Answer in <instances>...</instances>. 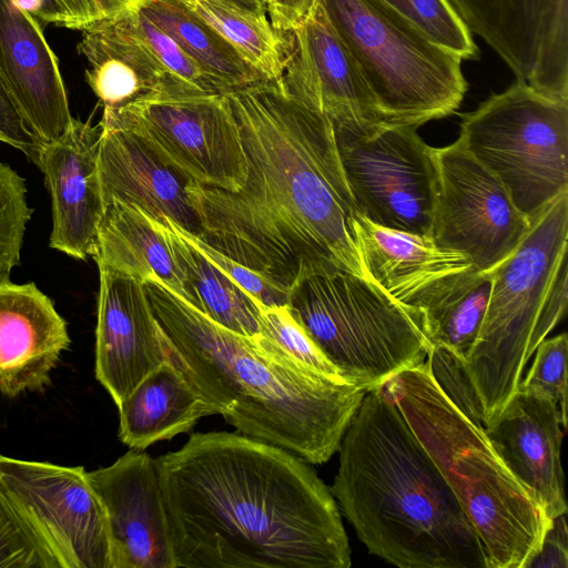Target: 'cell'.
Returning a JSON list of instances; mask_svg holds the SVG:
<instances>
[{"label":"cell","instance_id":"d6a6232c","mask_svg":"<svg viewBox=\"0 0 568 568\" xmlns=\"http://www.w3.org/2000/svg\"><path fill=\"white\" fill-rule=\"evenodd\" d=\"M133 17L142 37L175 81L197 92L221 94L230 92L225 83L199 64L173 38L139 9L133 10Z\"/></svg>","mask_w":568,"mask_h":568},{"label":"cell","instance_id":"7402d4cb","mask_svg":"<svg viewBox=\"0 0 568 568\" xmlns=\"http://www.w3.org/2000/svg\"><path fill=\"white\" fill-rule=\"evenodd\" d=\"M85 80L103 103L118 109L165 91H194L175 81L136 27L133 10L82 31L78 44Z\"/></svg>","mask_w":568,"mask_h":568},{"label":"cell","instance_id":"d590c367","mask_svg":"<svg viewBox=\"0 0 568 568\" xmlns=\"http://www.w3.org/2000/svg\"><path fill=\"white\" fill-rule=\"evenodd\" d=\"M426 364L446 397L470 422L484 428L480 399L466 368L465 359L446 347L432 345Z\"/></svg>","mask_w":568,"mask_h":568},{"label":"cell","instance_id":"4fadbf2b","mask_svg":"<svg viewBox=\"0 0 568 568\" xmlns=\"http://www.w3.org/2000/svg\"><path fill=\"white\" fill-rule=\"evenodd\" d=\"M0 486L61 568H112L104 510L83 467L0 456Z\"/></svg>","mask_w":568,"mask_h":568},{"label":"cell","instance_id":"7c38bea8","mask_svg":"<svg viewBox=\"0 0 568 568\" xmlns=\"http://www.w3.org/2000/svg\"><path fill=\"white\" fill-rule=\"evenodd\" d=\"M434 156L437 191L432 239L465 254L478 270L493 271L517 248L530 219L459 140L434 148Z\"/></svg>","mask_w":568,"mask_h":568},{"label":"cell","instance_id":"30bf717a","mask_svg":"<svg viewBox=\"0 0 568 568\" xmlns=\"http://www.w3.org/2000/svg\"><path fill=\"white\" fill-rule=\"evenodd\" d=\"M101 121L131 133L184 182L239 191L247 179L241 130L225 93L165 91L103 109Z\"/></svg>","mask_w":568,"mask_h":568},{"label":"cell","instance_id":"d4e9b609","mask_svg":"<svg viewBox=\"0 0 568 568\" xmlns=\"http://www.w3.org/2000/svg\"><path fill=\"white\" fill-rule=\"evenodd\" d=\"M93 260L142 283L158 278L190 303L183 274L163 233L154 219L134 205L118 201L104 205Z\"/></svg>","mask_w":568,"mask_h":568},{"label":"cell","instance_id":"7bdbcfd3","mask_svg":"<svg viewBox=\"0 0 568 568\" xmlns=\"http://www.w3.org/2000/svg\"><path fill=\"white\" fill-rule=\"evenodd\" d=\"M233 1H236V2H239V3L243 4V6H246V7L251 8V9L265 10L266 11V6L263 2V0H233Z\"/></svg>","mask_w":568,"mask_h":568},{"label":"cell","instance_id":"52a82bcc","mask_svg":"<svg viewBox=\"0 0 568 568\" xmlns=\"http://www.w3.org/2000/svg\"><path fill=\"white\" fill-rule=\"evenodd\" d=\"M287 306L341 376L366 392L424 364L432 346L413 313L337 265L298 282Z\"/></svg>","mask_w":568,"mask_h":568},{"label":"cell","instance_id":"cb8c5ba5","mask_svg":"<svg viewBox=\"0 0 568 568\" xmlns=\"http://www.w3.org/2000/svg\"><path fill=\"white\" fill-rule=\"evenodd\" d=\"M119 437L132 449L186 433L213 407L171 361L150 372L118 405Z\"/></svg>","mask_w":568,"mask_h":568},{"label":"cell","instance_id":"5b68a950","mask_svg":"<svg viewBox=\"0 0 568 568\" xmlns=\"http://www.w3.org/2000/svg\"><path fill=\"white\" fill-rule=\"evenodd\" d=\"M429 454L478 535L487 568H525L551 524L483 427L442 392L426 362L382 386Z\"/></svg>","mask_w":568,"mask_h":568},{"label":"cell","instance_id":"ab89813d","mask_svg":"<svg viewBox=\"0 0 568 568\" xmlns=\"http://www.w3.org/2000/svg\"><path fill=\"white\" fill-rule=\"evenodd\" d=\"M566 514L551 519L538 551L527 561L525 568L568 567Z\"/></svg>","mask_w":568,"mask_h":568},{"label":"cell","instance_id":"83f0119b","mask_svg":"<svg viewBox=\"0 0 568 568\" xmlns=\"http://www.w3.org/2000/svg\"><path fill=\"white\" fill-rule=\"evenodd\" d=\"M491 271L475 268L444 287L418 312L430 345L466 359L479 334L491 290Z\"/></svg>","mask_w":568,"mask_h":568},{"label":"cell","instance_id":"9a60e30c","mask_svg":"<svg viewBox=\"0 0 568 568\" xmlns=\"http://www.w3.org/2000/svg\"><path fill=\"white\" fill-rule=\"evenodd\" d=\"M87 477L104 510L112 568H175L156 459L131 449Z\"/></svg>","mask_w":568,"mask_h":568},{"label":"cell","instance_id":"f6af8a7d","mask_svg":"<svg viewBox=\"0 0 568 568\" xmlns=\"http://www.w3.org/2000/svg\"><path fill=\"white\" fill-rule=\"evenodd\" d=\"M263 2L265 3L266 6V11H267V7L270 6V3L272 2V0H263Z\"/></svg>","mask_w":568,"mask_h":568},{"label":"cell","instance_id":"4316f807","mask_svg":"<svg viewBox=\"0 0 568 568\" xmlns=\"http://www.w3.org/2000/svg\"><path fill=\"white\" fill-rule=\"evenodd\" d=\"M190 9L212 27L264 81L283 87L290 54L287 31L273 27L265 10L233 0H193Z\"/></svg>","mask_w":568,"mask_h":568},{"label":"cell","instance_id":"6da1fadb","mask_svg":"<svg viewBox=\"0 0 568 568\" xmlns=\"http://www.w3.org/2000/svg\"><path fill=\"white\" fill-rule=\"evenodd\" d=\"M225 94L241 130L247 179L239 191L184 183L196 236L288 292L328 265L371 280L333 122L272 82Z\"/></svg>","mask_w":568,"mask_h":568},{"label":"cell","instance_id":"9c48e42d","mask_svg":"<svg viewBox=\"0 0 568 568\" xmlns=\"http://www.w3.org/2000/svg\"><path fill=\"white\" fill-rule=\"evenodd\" d=\"M460 143L529 219L568 191V101L516 79L460 122Z\"/></svg>","mask_w":568,"mask_h":568},{"label":"cell","instance_id":"4dcf8cb0","mask_svg":"<svg viewBox=\"0 0 568 568\" xmlns=\"http://www.w3.org/2000/svg\"><path fill=\"white\" fill-rule=\"evenodd\" d=\"M0 568H61L47 544L1 486Z\"/></svg>","mask_w":568,"mask_h":568},{"label":"cell","instance_id":"ee69618b","mask_svg":"<svg viewBox=\"0 0 568 568\" xmlns=\"http://www.w3.org/2000/svg\"><path fill=\"white\" fill-rule=\"evenodd\" d=\"M176 1H180L181 3L186 6L187 8H190L192 6V2H193V0H176Z\"/></svg>","mask_w":568,"mask_h":568},{"label":"cell","instance_id":"2e32d148","mask_svg":"<svg viewBox=\"0 0 568 568\" xmlns=\"http://www.w3.org/2000/svg\"><path fill=\"white\" fill-rule=\"evenodd\" d=\"M98 268L95 376L118 406L170 355L144 283L103 265Z\"/></svg>","mask_w":568,"mask_h":568},{"label":"cell","instance_id":"f546056e","mask_svg":"<svg viewBox=\"0 0 568 568\" xmlns=\"http://www.w3.org/2000/svg\"><path fill=\"white\" fill-rule=\"evenodd\" d=\"M419 27L439 45L463 60H475L479 50L448 0H381Z\"/></svg>","mask_w":568,"mask_h":568},{"label":"cell","instance_id":"d6986e66","mask_svg":"<svg viewBox=\"0 0 568 568\" xmlns=\"http://www.w3.org/2000/svg\"><path fill=\"white\" fill-rule=\"evenodd\" d=\"M562 428L566 425L551 399L520 389L484 428L505 466L550 519L567 513L560 458Z\"/></svg>","mask_w":568,"mask_h":568},{"label":"cell","instance_id":"e575fe53","mask_svg":"<svg viewBox=\"0 0 568 568\" xmlns=\"http://www.w3.org/2000/svg\"><path fill=\"white\" fill-rule=\"evenodd\" d=\"M535 353L534 363L525 379H520L518 389L551 399L567 426V334L542 339Z\"/></svg>","mask_w":568,"mask_h":568},{"label":"cell","instance_id":"484cf974","mask_svg":"<svg viewBox=\"0 0 568 568\" xmlns=\"http://www.w3.org/2000/svg\"><path fill=\"white\" fill-rule=\"evenodd\" d=\"M155 222L183 274L190 304L230 331L261 335V303L194 247L172 220Z\"/></svg>","mask_w":568,"mask_h":568},{"label":"cell","instance_id":"836d02e7","mask_svg":"<svg viewBox=\"0 0 568 568\" xmlns=\"http://www.w3.org/2000/svg\"><path fill=\"white\" fill-rule=\"evenodd\" d=\"M261 335L307 367L329 378L346 382L295 321L287 305L261 304Z\"/></svg>","mask_w":568,"mask_h":568},{"label":"cell","instance_id":"8d00e7d4","mask_svg":"<svg viewBox=\"0 0 568 568\" xmlns=\"http://www.w3.org/2000/svg\"><path fill=\"white\" fill-rule=\"evenodd\" d=\"M178 227L194 247L261 304L264 306L287 305L290 292L286 288L221 253L181 226L178 225Z\"/></svg>","mask_w":568,"mask_h":568},{"label":"cell","instance_id":"b9f144b4","mask_svg":"<svg viewBox=\"0 0 568 568\" xmlns=\"http://www.w3.org/2000/svg\"><path fill=\"white\" fill-rule=\"evenodd\" d=\"M37 20L63 27L64 14L55 0H13Z\"/></svg>","mask_w":568,"mask_h":568},{"label":"cell","instance_id":"ba28073f","mask_svg":"<svg viewBox=\"0 0 568 568\" xmlns=\"http://www.w3.org/2000/svg\"><path fill=\"white\" fill-rule=\"evenodd\" d=\"M385 123L418 128L453 114L467 91L463 59L381 0H320Z\"/></svg>","mask_w":568,"mask_h":568},{"label":"cell","instance_id":"ac0fdd59","mask_svg":"<svg viewBox=\"0 0 568 568\" xmlns=\"http://www.w3.org/2000/svg\"><path fill=\"white\" fill-rule=\"evenodd\" d=\"M0 74L43 144L67 133L74 118L58 59L39 21L13 0H0Z\"/></svg>","mask_w":568,"mask_h":568},{"label":"cell","instance_id":"277c9868","mask_svg":"<svg viewBox=\"0 0 568 568\" xmlns=\"http://www.w3.org/2000/svg\"><path fill=\"white\" fill-rule=\"evenodd\" d=\"M331 493L368 551L400 568H487L478 535L382 387L342 438Z\"/></svg>","mask_w":568,"mask_h":568},{"label":"cell","instance_id":"44dd1931","mask_svg":"<svg viewBox=\"0 0 568 568\" xmlns=\"http://www.w3.org/2000/svg\"><path fill=\"white\" fill-rule=\"evenodd\" d=\"M70 343L65 320L34 282L0 281V393L43 388Z\"/></svg>","mask_w":568,"mask_h":568},{"label":"cell","instance_id":"60d3db41","mask_svg":"<svg viewBox=\"0 0 568 568\" xmlns=\"http://www.w3.org/2000/svg\"><path fill=\"white\" fill-rule=\"evenodd\" d=\"M315 0H272L267 14L274 28L290 31L310 10Z\"/></svg>","mask_w":568,"mask_h":568},{"label":"cell","instance_id":"f35d334b","mask_svg":"<svg viewBox=\"0 0 568 568\" xmlns=\"http://www.w3.org/2000/svg\"><path fill=\"white\" fill-rule=\"evenodd\" d=\"M64 14V28L84 31L126 11L139 9L145 0H55Z\"/></svg>","mask_w":568,"mask_h":568},{"label":"cell","instance_id":"5bb4252c","mask_svg":"<svg viewBox=\"0 0 568 568\" xmlns=\"http://www.w3.org/2000/svg\"><path fill=\"white\" fill-rule=\"evenodd\" d=\"M287 37L291 47L283 88L291 97L325 114L336 128L362 130L384 122L359 67L320 0Z\"/></svg>","mask_w":568,"mask_h":568},{"label":"cell","instance_id":"1f68e13d","mask_svg":"<svg viewBox=\"0 0 568 568\" xmlns=\"http://www.w3.org/2000/svg\"><path fill=\"white\" fill-rule=\"evenodd\" d=\"M27 192L26 179L0 162V281L10 280L12 268L20 264L23 236L33 213Z\"/></svg>","mask_w":568,"mask_h":568},{"label":"cell","instance_id":"ffe728a7","mask_svg":"<svg viewBox=\"0 0 568 568\" xmlns=\"http://www.w3.org/2000/svg\"><path fill=\"white\" fill-rule=\"evenodd\" d=\"M354 231L371 280L418 322L419 310L432 297L460 275L477 268L465 254L437 245L430 236L383 227L359 213L354 220Z\"/></svg>","mask_w":568,"mask_h":568},{"label":"cell","instance_id":"3957f363","mask_svg":"<svg viewBox=\"0 0 568 568\" xmlns=\"http://www.w3.org/2000/svg\"><path fill=\"white\" fill-rule=\"evenodd\" d=\"M170 361L239 433L326 463L366 390L302 364L275 343L220 325L158 278L144 283Z\"/></svg>","mask_w":568,"mask_h":568},{"label":"cell","instance_id":"e0dca14e","mask_svg":"<svg viewBox=\"0 0 568 568\" xmlns=\"http://www.w3.org/2000/svg\"><path fill=\"white\" fill-rule=\"evenodd\" d=\"M100 123L73 119L61 138L44 143L39 169L51 197L49 245L85 261L97 251L104 214L99 179Z\"/></svg>","mask_w":568,"mask_h":568},{"label":"cell","instance_id":"8992f818","mask_svg":"<svg viewBox=\"0 0 568 568\" xmlns=\"http://www.w3.org/2000/svg\"><path fill=\"white\" fill-rule=\"evenodd\" d=\"M567 253L568 191L530 217L517 248L491 271L485 317L465 359L484 428L517 392L527 362L566 313Z\"/></svg>","mask_w":568,"mask_h":568},{"label":"cell","instance_id":"603a6c76","mask_svg":"<svg viewBox=\"0 0 568 568\" xmlns=\"http://www.w3.org/2000/svg\"><path fill=\"white\" fill-rule=\"evenodd\" d=\"M99 179L104 205H134L159 223L170 219L197 235L199 222L184 181L131 133L100 121Z\"/></svg>","mask_w":568,"mask_h":568},{"label":"cell","instance_id":"8fae6325","mask_svg":"<svg viewBox=\"0 0 568 568\" xmlns=\"http://www.w3.org/2000/svg\"><path fill=\"white\" fill-rule=\"evenodd\" d=\"M334 130L357 212L376 225L432 237L437 170L434 148L416 128L382 122Z\"/></svg>","mask_w":568,"mask_h":568},{"label":"cell","instance_id":"f1b7e54d","mask_svg":"<svg viewBox=\"0 0 568 568\" xmlns=\"http://www.w3.org/2000/svg\"><path fill=\"white\" fill-rule=\"evenodd\" d=\"M139 10L230 91L264 81L212 27L180 1L145 0Z\"/></svg>","mask_w":568,"mask_h":568},{"label":"cell","instance_id":"7a4b0ae2","mask_svg":"<svg viewBox=\"0 0 568 568\" xmlns=\"http://www.w3.org/2000/svg\"><path fill=\"white\" fill-rule=\"evenodd\" d=\"M156 462L175 568L351 566L336 500L297 455L210 432Z\"/></svg>","mask_w":568,"mask_h":568},{"label":"cell","instance_id":"74e56055","mask_svg":"<svg viewBox=\"0 0 568 568\" xmlns=\"http://www.w3.org/2000/svg\"><path fill=\"white\" fill-rule=\"evenodd\" d=\"M0 141L21 151L33 164L40 165L43 143L27 125L0 74Z\"/></svg>","mask_w":568,"mask_h":568}]
</instances>
